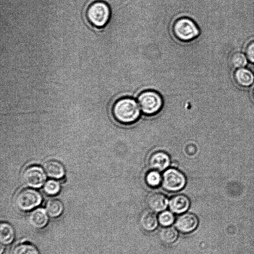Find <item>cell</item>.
I'll use <instances>...</instances> for the list:
<instances>
[{
  "label": "cell",
  "instance_id": "6da1fadb",
  "mask_svg": "<svg viewBox=\"0 0 254 254\" xmlns=\"http://www.w3.org/2000/svg\"><path fill=\"white\" fill-rule=\"evenodd\" d=\"M140 109L138 103L132 98L118 99L113 105L112 113L116 121L124 125H130L139 118Z\"/></svg>",
  "mask_w": 254,
  "mask_h": 254
},
{
  "label": "cell",
  "instance_id": "7a4b0ae2",
  "mask_svg": "<svg viewBox=\"0 0 254 254\" xmlns=\"http://www.w3.org/2000/svg\"><path fill=\"white\" fill-rule=\"evenodd\" d=\"M111 10L105 1L97 0L92 2L87 7L85 16L87 22L97 29L105 28L111 19Z\"/></svg>",
  "mask_w": 254,
  "mask_h": 254
},
{
  "label": "cell",
  "instance_id": "3957f363",
  "mask_svg": "<svg viewBox=\"0 0 254 254\" xmlns=\"http://www.w3.org/2000/svg\"><path fill=\"white\" fill-rule=\"evenodd\" d=\"M173 33L179 40L183 42L191 41L197 38L200 31L195 22L186 16L175 14L172 25Z\"/></svg>",
  "mask_w": 254,
  "mask_h": 254
},
{
  "label": "cell",
  "instance_id": "277c9868",
  "mask_svg": "<svg viewBox=\"0 0 254 254\" xmlns=\"http://www.w3.org/2000/svg\"><path fill=\"white\" fill-rule=\"evenodd\" d=\"M137 100L141 111L147 116L154 115L163 108V100L161 94L153 90L141 92Z\"/></svg>",
  "mask_w": 254,
  "mask_h": 254
},
{
  "label": "cell",
  "instance_id": "5b68a950",
  "mask_svg": "<svg viewBox=\"0 0 254 254\" xmlns=\"http://www.w3.org/2000/svg\"><path fill=\"white\" fill-rule=\"evenodd\" d=\"M42 200L41 194L38 191L26 189L17 193L14 199V205L19 210L26 212L38 206Z\"/></svg>",
  "mask_w": 254,
  "mask_h": 254
},
{
  "label": "cell",
  "instance_id": "8992f818",
  "mask_svg": "<svg viewBox=\"0 0 254 254\" xmlns=\"http://www.w3.org/2000/svg\"><path fill=\"white\" fill-rule=\"evenodd\" d=\"M186 178L179 170L171 168L166 169L162 175V185L169 191H177L184 188Z\"/></svg>",
  "mask_w": 254,
  "mask_h": 254
},
{
  "label": "cell",
  "instance_id": "52a82bcc",
  "mask_svg": "<svg viewBox=\"0 0 254 254\" xmlns=\"http://www.w3.org/2000/svg\"><path fill=\"white\" fill-rule=\"evenodd\" d=\"M46 176L41 167L33 165L26 168L22 175V180L26 186L39 188L45 183Z\"/></svg>",
  "mask_w": 254,
  "mask_h": 254
},
{
  "label": "cell",
  "instance_id": "ba28073f",
  "mask_svg": "<svg viewBox=\"0 0 254 254\" xmlns=\"http://www.w3.org/2000/svg\"><path fill=\"white\" fill-rule=\"evenodd\" d=\"M171 160L169 155L165 152L159 151L152 153L148 159V165L152 170L162 172L169 166Z\"/></svg>",
  "mask_w": 254,
  "mask_h": 254
},
{
  "label": "cell",
  "instance_id": "9c48e42d",
  "mask_svg": "<svg viewBox=\"0 0 254 254\" xmlns=\"http://www.w3.org/2000/svg\"><path fill=\"white\" fill-rule=\"evenodd\" d=\"M235 83L242 88H248L254 82V74L248 68L244 67L236 69L233 74Z\"/></svg>",
  "mask_w": 254,
  "mask_h": 254
},
{
  "label": "cell",
  "instance_id": "30bf717a",
  "mask_svg": "<svg viewBox=\"0 0 254 254\" xmlns=\"http://www.w3.org/2000/svg\"><path fill=\"white\" fill-rule=\"evenodd\" d=\"M198 223V220L196 215L187 213L178 217L176 221V226L180 232L187 233L193 231Z\"/></svg>",
  "mask_w": 254,
  "mask_h": 254
},
{
  "label": "cell",
  "instance_id": "8fae6325",
  "mask_svg": "<svg viewBox=\"0 0 254 254\" xmlns=\"http://www.w3.org/2000/svg\"><path fill=\"white\" fill-rule=\"evenodd\" d=\"M48 220L47 212L42 208H38L32 210L28 217V221L30 226L37 229L44 228L48 223Z\"/></svg>",
  "mask_w": 254,
  "mask_h": 254
},
{
  "label": "cell",
  "instance_id": "7c38bea8",
  "mask_svg": "<svg viewBox=\"0 0 254 254\" xmlns=\"http://www.w3.org/2000/svg\"><path fill=\"white\" fill-rule=\"evenodd\" d=\"M147 204L152 211L160 212L167 207L168 199L166 196L162 193L153 192L147 197Z\"/></svg>",
  "mask_w": 254,
  "mask_h": 254
},
{
  "label": "cell",
  "instance_id": "4fadbf2b",
  "mask_svg": "<svg viewBox=\"0 0 254 254\" xmlns=\"http://www.w3.org/2000/svg\"><path fill=\"white\" fill-rule=\"evenodd\" d=\"M44 169L49 177L54 179H61L65 173L63 165L56 160L47 161L44 164Z\"/></svg>",
  "mask_w": 254,
  "mask_h": 254
},
{
  "label": "cell",
  "instance_id": "5bb4252c",
  "mask_svg": "<svg viewBox=\"0 0 254 254\" xmlns=\"http://www.w3.org/2000/svg\"><path fill=\"white\" fill-rule=\"evenodd\" d=\"M190 201L187 196L183 194L173 196L169 201L171 210L176 213L185 212L189 207Z\"/></svg>",
  "mask_w": 254,
  "mask_h": 254
},
{
  "label": "cell",
  "instance_id": "9a60e30c",
  "mask_svg": "<svg viewBox=\"0 0 254 254\" xmlns=\"http://www.w3.org/2000/svg\"><path fill=\"white\" fill-rule=\"evenodd\" d=\"M139 223L144 230L148 232L152 231L156 228L158 225L157 216L153 212L146 211L141 215Z\"/></svg>",
  "mask_w": 254,
  "mask_h": 254
},
{
  "label": "cell",
  "instance_id": "2e32d148",
  "mask_svg": "<svg viewBox=\"0 0 254 254\" xmlns=\"http://www.w3.org/2000/svg\"><path fill=\"white\" fill-rule=\"evenodd\" d=\"M15 238V231L12 226L6 222L0 224V242L3 245L10 244Z\"/></svg>",
  "mask_w": 254,
  "mask_h": 254
},
{
  "label": "cell",
  "instance_id": "e0dca14e",
  "mask_svg": "<svg viewBox=\"0 0 254 254\" xmlns=\"http://www.w3.org/2000/svg\"><path fill=\"white\" fill-rule=\"evenodd\" d=\"M64 209L62 202L58 199H50L46 204V210L49 216L57 218L61 216Z\"/></svg>",
  "mask_w": 254,
  "mask_h": 254
},
{
  "label": "cell",
  "instance_id": "ac0fdd59",
  "mask_svg": "<svg viewBox=\"0 0 254 254\" xmlns=\"http://www.w3.org/2000/svg\"><path fill=\"white\" fill-rule=\"evenodd\" d=\"M10 254H40L37 247L28 242H23L15 245Z\"/></svg>",
  "mask_w": 254,
  "mask_h": 254
},
{
  "label": "cell",
  "instance_id": "d6986e66",
  "mask_svg": "<svg viewBox=\"0 0 254 254\" xmlns=\"http://www.w3.org/2000/svg\"><path fill=\"white\" fill-rule=\"evenodd\" d=\"M178 233L176 229L172 227L162 228L159 232L160 241L166 244H171L177 239Z\"/></svg>",
  "mask_w": 254,
  "mask_h": 254
},
{
  "label": "cell",
  "instance_id": "ffe728a7",
  "mask_svg": "<svg viewBox=\"0 0 254 254\" xmlns=\"http://www.w3.org/2000/svg\"><path fill=\"white\" fill-rule=\"evenodd\" d=\"M248 61L246 55L241 52L232 53L229 58L230 64L235 69L244 67L247 65Z\"/></svg>",
  "mask_w": 254,
  "mask_h": 254
},
{
  "label": "cell",
  "instance_id": "44dd1931",
  "mask_svg": "<svg viewBox=\"0 0 254 254\" xmlns=\"http://www.w3.org/2000/svg\"><path fill=\"white\" fill-rule=\"evenodd\" d=\"M162 176L160 172L151 170L148 171L145 176V182L146 185L150 188H157L162 184Z\"/></svg>",
  "mask_w": 254,
  "mask_h": 254
},
{
  "label": "cell",
  "instance_id": "7402d4cb",
  "mask_svg": "<svg viewBox=\"0 0 254 254\" xmlns=\"http://www.w3.org/2000/svg\"><path fill=\"white\" fill-rule=\"evenodd\" d=\"M43 190L47 195L53 196L59 193L61 190L59 182L54 180H49L44 185Z\"/></svg>",
  "mask_w": 254,
  "mask_h": 254
},
{
  "label": "cell",
  "instance_id": "603a6c76",
  "mask_svg": "<svg viewBox=\"0 0 254 254\" xmlns=\"http://www.w3.org/2000/svg\"><path fill=\"white\" fill-rule=\"evenodd\" d=\"M158 220L161 225L168 226L173 223L174 216L171 212L165 211L159 215Z\"/></svg>",
  "mask_w": 254,
  "mask_h": 254
},
{
  "label": "cell",
  "instance_id": "cb8c5ba5",
  "mask_svg": "<svg viewBox=\"0 0 254 254\" xmlns=\"http://www.w3.org/2000/svg\"><path fill=\"white\" fill-rule=\"evenodd\" d=\"M245 54L248 60L254 63V40L249 42L245 48Z\"/></svg>",
  "mask_w": 254,
  "mask_h": 254
},
{
  "label": "cell",
  "instance_id": "d4e9b609",
  "mask_svg": "<svg viewBox=\"0 0 254 254\" xmlns=\"http://www.w3.org/2000/svg\"><path fill=\"white\" fill-rule=\"evenodd\" d=\"M4 245L3 244H0V254H2L3 252L4 251Z\"/></svg>",
  "mask_w": 254,
  "mask_h": 254
},
{
  "label": "cell",
  "instance_id": "484cf974",
  "mask_svg": "<svg viewBox=\"0 0 254 254\" xmlns=\"http://www.w3.org/2000/svg\"><path fill=\"white\" fill-rule=\"evenodd\" d=\"M251 96L253 100L254 101V86L253 87L252 91H251Z\"/></svg>",
  "mask_w": 254,
  "mask_h": 254
}]
</instances>
